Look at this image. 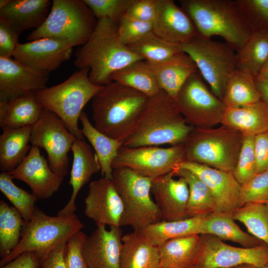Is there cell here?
Listing matches in <instances>:
<instances>
[{
    "label": "cell",
    "instance_id": "obj_1",
    "mask_svg": "<svg viewBox=\"0 0 268 268\" xmlns=\"http://www.w3.org/2000/svg\"><path fill=\"white\" fill-rule=\"evenodd\" d=\"M149 98L117 81L103 85L92 100L93 126L124 144L134 131Z\"/></svg>",
    "mask_w": 268,
    "mask_h": 268
},
{
    "label": "cell",
    "instance_id": "obj_2",
    "mask_svg": "<svg viewBox=\"0 0 268 268\" xmlns=\"http://www.w3.org/2000/svg\"><path fill=\"white\" fill-rule=\"evenodd\" d=\"M119 24L107 18L98 19L87 42L75 53L74 65L89 69V78L97 85L112 81L111 75L135 61L143 60L120 41Z\"/></svg>",
    "mask_w": 268,
    "mask_h": 268
},
{
    "label": "cell",
    "instance_id": "obj_3",
    "mask_svg": "<svg viewBox=\"0 0 268 268\" xmlns=\"http://www.w3.org/2000/svg\"><path fill=\"white\" fill-rule=\"evenodd\" d=\"M194 128L186 122L175 100L160 90L149 98L134 131L123 145L137 147L183 144Z\"/></svg>",
    "mask_w": 268,
    "mask_h": 268
},
{
    "label": "cell",
    "instance_id": "obj_4",
    "mask_svg": "<svg viewBox=\"0 0 268 268\" xmlns=\"http://www.w3.org/2000/svg\"><path fill=\"white\" fill-rule=\"evenodd\" d=\"M180 3L199 35L208 38L220 36L236 52L253 33L248 19L235 0H181Z\"/></svg>",
    "mask_w": 268,
    "mask_h": 268
},
{
    "label": "cell",
    "instance_id": "obj_5",
    "mask_svg": "<svg viewBox=\"0 0 268 268\" xmlns=\"http://www.w3.org/2000/svg\"><path fill=\"white\" fill-rule=\"evenodd\" d=\"M88 67L79 68L66 80L37 91L35 95L44 108L57 115L76 139H83L78 120L82 109L102 86L93 83Z\"/></svg>",
    "mask_w": 268,
    "mask_h": 268
},
{
    "label": "cell",
    "instance_id": "obj_6",
    "mask_svg": "<svg viewBox=\"0 0 268 268\" xmlns=\"http://www.w3.org/2000/svg\"><path fill=\"white\" fill-rule=\"evenodd\" d=\"M244 135L227 126L194 128L184 142L185 160L220 170L233 171Z\"/></svg>",
    "mask_w": 268,
    "mask_h": 268
},
{
    "label": "cell",
    "instance_id": "obj_7",
    "mask_svg": "<svg viewBox=\"0 0 268 268\" xmlns=\"http://www.w3.org/2000/svg\"><path fill=\"white\" fill-rule=\"evenodd\" d=\"M98 20L82 0H54L43 24L27 36L29 41L49 38L71 47L83 45L93 33Z\"/></svg>",
    "mask_w": 268,
    "mask_h": 268
},
{
    "label": "cell",
    "instance_id": "obj_8",
    "mask_svg": "<svg viewBox=\"0 0 268 268\" xmlns=\"http://www.w3.org/2000/svg\"><path fill=\"white\" fill-rule=\"evenodd\" d=\"M83 227V224L75 214L51 216L35 207L31 219L25 221L18 244L1 259L0 266L25 252H35L46 256L57 246L67 243Z\"/></svg>",
    "mask_w": 268,
    "mask_h": 268
},
{
    "label": "cell",
    "instance_id": "obj_9",
    "mask_svg": "<svg viewBox=\"0 0 268 268\" xmlns=\"http://www.w3.org/2000/svg\"><path fill=\"white\" fill-rule=\"evenodd\" d=\"M112 180L123 204L121 226H129L139 231L163 220L151 197L152 179L122 167L113 169Z\"/></svg>",
    "mask_w": 268,
    "mask_h": 268
},
{
    "label": "cell",
    "instance_id": "obj_10",
    "mask_svg": "<svg viewBox=\"0 0 268 268\" xmlns=\"http://www.w3.org/2000/svg\"><path fill=\"white\" fill-rule=\"evenodd\" d=\"M181 47L193 60L211 92L222 100L229 78L237 68L236 52L226 43L200 35Z\"/></svg>",
    "mask_w": 268,
    "mask_h": 268
},
{
    "label": "cell",
    "instance_id": "obj_11",
    "mask_svg": "<svg viewBox=\"0 0 268 268\" xmlns=\"http://www.w3.org/2000/svg\"><path fill=\"white\" fill-rule=\"evenodd\" d=\"M199 71L191 75L175 102L186 122L194 128H211L221 124L225 105L208 89Z\"/></svg>",
    "mask_w": 268,
    "mask_h": 268
},
{
    "label": "cell",
    "instance_id": "obj_12",
    "mask_svg": "<svg viewBox=\"0 0 268 268\" xmlns=\"http://www.w3.org/2000/svg\"><path fill=\"white\" fill-rule=\"evenodd\" d=\"M75 139L62 120L46 108H44L38 121L32 126V146L45 150L50 167L63 178L67 173L68 153Z\"/></svg>",
    "mask_w": 268,
    "mask_h": 268
},
{
    "label": "cell",
    "instance_id": "obj_13",
    "mask_svg": "<svg viewBox=\"0 0 268 268\" xmlns=\"http://www.w3.org/2000/svg\"><path fill=\"white\" fill-rule=\"evenodd\" d=\"M184 160L183 143L166 148L123 145L112 163V168L127 167L153 179L172 171Z\"/></svg>",
    "mask_w": 268,
    "mask_h": 268
},
{
    "label": "cell",
    "instance_id": "obj_14",
    "mask_svg": "<svg viewBox=\"0 0 268 268\" xmlns=\"http://www.w3.org/2000/svg\"><path fill=\"white\" fill-rule=\"evenodd\" d=\"M199 248L194 268H229L251 264L261 268L268 264V245L234 247L209 234H200Z\"/></svg>",
    "mask_w": 268,
    "mask_h": 268
},
{
    "label": "cell",
    "instance_id": "obj_15",
    "mask_svg": "<svg viewBox=\"0 0 268 268\" xmlns=\"http://www.w3.org/2000/svg\"><path fill=\"white\" fill-rule=\"evenodd\" d=\"M177 166L192 171L205 184L215 200L216 212H232L243 205L242 186L232 171L220 170L186 160Z\"/></svg>",
    "mask_w": 268,
    "mask_h": 268
},
{
    "label": "cell",
    "instance_id": "obj_16",
    "mask_svg": "<svg viewBox=\"0 0 268 268\" xmlns=\"http://www.w3.org/2000/svg\"><path fill=\"white\" fill-rule=\"evenodd\" d=\"M84 203L85 215L97 226L121 227L123 204L111 179L103 177L91 182Z\"/></svg>",
    "mask_w": 268,
    "mask_h": 268
},
{
    "label": "cell",
    "instance_id": "obj_17",
    "mask_svg": "<svg viewBox=\"0 0 268 268\" xmlns=\"http://www.w3.org/2000/svg\"><path fill=\"white\" fill-rule=\"evenodd\" d=\"M49 73L28 67L12 58L0 57V101L35 94L45 88Z\"/></svg>",
    "mask_w": 268,
    "mask_h": 268
},
{
    "label": "cell",
    "instance_id": "obj_18",
    "mask_svg": "<svg viewBox=\"0 0 268 268\" xmlns=\"http://www.w3.org/2000/svg\"><path fill=\"white\" fill-rule=\"evenodd\" d=\"M72 48L63 41L43 38L19 43L12 57L28 67L49 73L70 59Z\"/></svg>",
    "mask_w": 268,
    "mask_h": 268
},
{
    "label": "cell",
    "instance_id": "obj_19",
    "mask_svg": "<svg viewBox=\"0 0 268 268\" xmlns=\"http://www.w3.org/2000/svg\"><path fill=\"white\" fill-rule=\"evenodd\" d=\"M8 173L13 179L26 183L38 199L51 197L59 189L64 178L52 170L40 148L35 146H32L22 162Z\"/></svg>",
    "mask_w": 268,
    "mask_h": 268
},
{
    "label": "cell",
    "instance_id": "obj_20",
    "mask_svg": "<svg viewBox=\"0 0 268 268\" xmlns=\"http://www.w3.org/2000/svg\"><path fill=\"white\" fill-rule=\"evenodd\" d=\"M123 231L120 227L98 226L86 237L82 254L90 268H120Z\"/></svg>",
    "mask_w": 268,
    "mask_h": 268
},
{
    "label": "cell",
    "instance_id": "obj_21",
    "mask_svg": "<svg viewBox=\"0 0 268 268\" xmlns=\"http://www.w3.org/2000/svg\"><path fill=\"white\" fill-rule=\"evenodd\" d=\"M173 171L152 179L151 193L164 221L189 218L187 205L189 190L183 177L175 179Z\"/></svg>",
    "mask_w": 268,
    "mask_h": 268
},
{
    "label": "cell",
    "instance_id": "obj_22",
    "mask_svg": "<svg viewBox=\"0 0 268 268\" xmlns=\"http://www.w3.org/2000/svg\"><path fill=\"white\" fill-rule=\"evenodd\" d=\"M153 32L164 40L181 45L199 35L188 14L172 0H158Z\"/></svg>",
    "mask_w": 268,
    "mask_h": 268
},
{
    "label": "cell",
    "instance_id": "obj_23",
    "mask_svg": "<svg viewBox=\"0 0 268 268\" xmlns=\"http://www.w3.org/2000/svg\"><path fill=\"white\" fill-rule=\"evenodd\" d=\"M73 161L69 184L72 192L67 204L58 212V216H71L76 209L75 202L80 189L93 175L100 171L101 166L94 149L83 139H75L71 148Z\"/></svg>",
    "mask_w": 268,
    "mask_h": 268
},
{
    "label": "cell",
    "instance_id": "obj_24",
    "mask_svg": "<svg viewBox=\"0 0 268 268\" xmlns=\"http://www.w3.org/2000/svg\"><path fill=\"white\" fill-rule=\"evenodd\" d=\"M50 0H11L0 9V20L19 35L29 29H37L46 20L51 8Z\"/></svg>",
    "mask_w": 268,
    "mask_h": 268
},
{
    "label": "cell",
    "instance_id": "obj_25",
    "mask_svg": "<svg viewBox=\"0 0 268 268\" xmlns=\"http://www.w3.org/2000/svg\"><path fill=\"white\" fill-rule=\"evenodd\" d=\"M147 63L154 74L160 89L175 100L187 79L199 71L193 60L183 51L161 63Z\"/></svg>",
    "mask_w": 268,
    "mask_h": 268
},
{
    "label": "cell",
    "instance_id": "obj_26",
    "mask_svg": "<svg viewBox=\"0 0 268 268\" xmlns=\"http://www.w3.org/2000/svg\"><path fill=\"white\" fill-rule=\"evenodd\" d=\"M231 127L244 135L268 131V106L262 100L239 107H226L221 124Z\"/></svg>",
    "mask_w": 268,
    "mask_h": 268
},
{
    "label": "cell",
    "instance_id": "obj_27",
    "mask_svg": "<svg viewBox=\"0 0 268 268\" xmlns=\"http://www.w3.org/2000/svg\"><path fill=\"white\" fill-rule=\"evenodd\" d=\"M199 230L200 234L211 235L222 241L237 243L242 247H253L264 243L243 231L235 222L231 212H214L203 217Z\"/></svg>",
    "mask_w": 268,
    "mask_h": 268
},
{
    "label": "cell",
    "instance_id": "obj_28",
    "mask_svg": "<svg viewBox=\"0 0 268 268\" xmlns=\"http://www.w3.org/2000/svg\"><path fill=\"white\" fill-rule=\"evenodd\" d=\"M44 108L35 94L0 101V126L2 128L33 126L40 118Z\"/></svg>",
    "mask_w": 268,
    "mask_h": 268
},
{
    "label": "cell",
    "instance_id": "obj_29",
    "mask_svg": "<svg viewBox=\"0 0 268 268\" xmlns=\"http://www.w3.org/2000/svg\"><path fill=\"white\" fill-rule=\"evenodd\" d=\"M32 126L3 128L0 135V169L9 172L15 169L30 151Z\"/></svg>",
    "mask_w": 268,
    "mask_h": 268
},
{
    "label": "cell",
    "instance_id": "obj_30",
    "mask_svg": "<svg viewBox=\"0 0 268 268\" xmlns=\"http://www.w3.org/2000/svg\"><path fill=\"white\" fill-rule=\"evenodd\" d=\"M200 235L193 234L170 239L158 247L160 268H194Z\"/></svg>",
    "mask_w": 268,
    "mask_h": 268
},
{
    "label": "cell",
    "instance_id": "obj_31",
    "mask_svg": "<svg viewBox=\"0 0 268 268\" xmlns=\"http://www.w3.org/2000/svg\"><path fill=\"white\" fill-rule=\"evenodd\" d=\"M120 268H159L158 247L147 242L137 231L123 235Z\"/></svg>",
    "mask_w": 268,
    "mask_h": 268
},
{
    "label": "cell",
    "instance_id": "obj_32",
    "mask_svg": "<svg viewBox=\"0 0 268 268\" xmlns=\"http://www.w3.org/2000/svg\"><path fill=\"white\" fill-rule=\"evenodd\" d=\"M79 120L81 122V133L93 147L101 166V174L107 179H112V163L117 156L123 142L111 138L97 130L90 122L84 112Z\"/></svg>",
    "mask_w": 268,
    "mask_h": 268
},
{
    "label": "cell",
    "instance_id": "obj_33",
    "mask_svg": "<svg viewBox=\"0 0 268 268\" xmlns=\"http://www.w3.org/2000/svg\"><path fill=\"white\" fill-rule=\"evenodd\" d=\"M175 177H183L189 190L187 213L189 217H205L216 211L214 198L205 184L195 173L177 166L173 170Z\"/></svg>",
    "mask_w": 268,
    "mask_h": 268
},
{
    "label": "cell",
    "instance_id": "obj_34",
    "mask_svg": "<svg viewBox=\"0 0 268 268\" xmlns=\"http://www.w3.org/2000/svg\"><path fill=\"white\" fill-rule=\"evenodd\" d=\"M202 218L193 217L176 221L162 220L137 232L149 243L158 247L171 239L200 234L199 226Z\"/></svg>",
    "mask_w": 268,
    "mask_h": 268
},
{
    "label": "cell",
    "instance_id": "obj_35",
    "mask_svg": "<svg viewBox=\"0 0 268 268\" xmlns=\"http://www.w3.org/2000/svg\"><path fill=\"white\" fill-rule=\"evenodd\" d=\"M261 100L255 77L249 71L236 68L231 74L222 101L226 107H239Z\"/></svg>",
    "mask_w": 268,
    "mask_h": 268
},
{
    "label": "cell",
    "instance_id": "obj_36",
    "mask_svg": "<svg viewBox=\"0 0 268 268\" xmlns=\"http://www.w3.org/2000/svg\"><path fill=\"white\" fill-rule=\"evenodd\" d=\"M111 79L149 97L156 95L161 90L148 63L143 60L133 62L114 72Z\"/></svg>",
    "mask_w": 268,
    "mask_h": 268
},
{
    "label": "cell",
    "instance_id": "obj_37",
    "mask_svg": "<svg viewBox=\"0 0 268 268\" xmlns=\"http://www.w3.org/2000/svg\"><path fill=\"white\" fill-rule=\"evenodd\" d=\"M237 68L250 72L254 77L268 61V31L254 32L236 52Z\"/></svg>",
    "mask_w": 268,
    "mask_h": 268
},
{
    "label": "cell",
    "instance_id": "obj_38",
    "mask_svg": "<svg viewBox=\"0 0 268 268\" xmlns=\"http://www.w3.org/2000/svg\"><path fill=\"white\" fill-rule=\"evenodd\" d=\"M25 220L20 213L3 200L0 201V256L8 255L18 244Z\"/></svg>",
    "mask_w": 268,
    "mask_h": 268
},
{
    "label": "cell",
    "instance_id": "obj_39",
    "mask_svg": "<svg viewBox=\"0 0 268 268\" xmlns=\"http://www.w3.org/2000/svg\"><path fill=\"white\" fill-rule=\"evenodd\" d=\"M127 46L133 52L151 63L166 61L183 52L181 45L168 42L153 31Z\"/></svg>",
    "mask_w": 268,
    "mask_h": 268
},
{
    "label": "cell",
    "instance_id": "obj_40",
    "mask_svg": "<svg viewBox=\"0 0 268 268\" xmlns=\"http://www.w3.org/2000/svg\"><path fill=\"white\" fill-rule=\"evenodd\" d=\"M233 218L242 223L249 233L268 245V205L248 202L232 212Z\"/></svg>",
    "mask_w": 268,
    "mask_h": 268
},
{
    "label": "cell",
    "instance_id": "obj_41",
    "mask_svg": "<svg viewBox=\"0 0 268 268\" xmlns=\"http://www.w3.org/2000/svg\"><path fill=\"white\" fill-rule=\"evenodd\" d=\"M13 178L6 172L0 174V190L20 213L25 221H29L33 214L35 203L38 199L33 193L17 186Z\"/></svg>",
    "mask_w": 268,
    "mask_h": 268
},
{
    "label": "cell",
    "instance_id": "obj_42",
    "mask_svg": "<svg viewBox=\"0 0 268 268\" xmlns=\"http://www.w3.org/2000/svg\"><path fill=\"white\" fill-rule=\"evenodd\" d=\"M232 173L241 186L258 174L255 136L244 135L237 162Z\"/></svg>",
    "mask_w": 268,
    "mask_h": 268
},
{
    "label": "cell",
    "instance_id": "obj_43",
    "mask_svg": "<svg viewBox=\"0 0 268 268\" xmlns=\"http://www.w3.org/2000/svg\"><path fill=\"white\" fill-rule=\"evenodd\" d=\"M82 0L98 19L107 18L119 24L134 0Z\"/></svg>",
    "mask_w": 268,
    "mask_h": 268
},
{
    "label": "cell",
    "instance_id": "obj_44",
    "mask_svg": "<svg viewBox=\"0 0 268 268\" xmlns=\"http://www.w3.org/2000/svg\"><path fill=\"white\" fill-rule=\"evenodd\" d=\"M153 23L124 16L119 23V37L124 45H131L153 31Z\"/></svg>",
    "mask_w": 268,
    "mask_h": 268
},
{
    "label": "cell",
    "instance_id": "obj_45",
    "mask_svg": "<svg viewBox=\"0 0 268 268\" xmlns=\"http://www.w3.org/2000/svg\"><path fill=\"white\" fill-rule=\"evenodd\" d=\"M241 200L243 205L248 202L268 201V170L257 174L242 185Z\"/></svg>",
    "mask_w": 268,
    "mask_h": 268
},
{
    "label": "cell",
    "instance_id": "obj_46",
    "mask_svg": "<svg viewBox=\"0 0 268 268\" xmlns=\"http://www.w3.org/2000/svg\"><path fill=\"white\" fill-rule=\"evenodd\" d=\"M87 235L80 231L67 241L64 252L67 268H90L82 254V247Z\"/></svg>",
    "mask_w": 268,
    "mask_h": 268
},
{
    "label": "cell",
    "instance_id": "obj_47",
    "mask_svg": "<svg viewBox=\"0 0 268 268\" xmlns=\"http://www.w3.org/2000/svg\"><path fill=\"white\" fill-rule=\"evenodd\" d=\"M235 1L246 15L253 32L258 23H268V0H236Z\"/></svg>",
    "mask_w": 268,
    "mask_h": 268
},
{
    "label": "cell",
    "instance_id": "obj_48",
    "mask_svg": "<svg viewBox=\"0 0 268 268\" xmlns=\"http://www.w3.org/2000/svg\"><path fill=\"white\" fill-rule=\"evenodd\" d=\"M158 0H134L125 16L145 22L153 23L156 16Z\"/></svg>",
    "mask_w": 268,
    "mask_h": 268
},
{
    "label": "cell",
    "instance_id": "obj_49",
    "mask_svg": "<svg viewBox=\"0 0 268 268\" xmlns=\"http://www.w3.org/2000/svg\"><path fill=\"white\" fill-rule=\"evenodd\" d=\"M19 34L10 26L0 20V57L11 58L17 48Z\"/></svg>",
    "mask_w": 268,
    "mask_h": 268
},
{
    "label": "cell",
    "instance_id": "obj_50",
    "mask_svg": "<svg viewBox=\"0 0 268 268\" xmlns=\"http://www.w3.org/2000/svg\"><path fill=\"white\" fill-rule=\"evenodd\" d=\"M258 174L268 170V131L255 136Z\"/></svg>",
    "mask_w": 268,
    "mask_h": 268
},
{
    "label": "cell",
    "instance_id": "obj_51",
    "mask_svg": "<svg viewBox=\"0 0 268 268\" xmlns=\"http://www.w3.org/2000/svg\"><path fill=\"white\" fill-rule=\"evenodd\" d=\"M46 256L35 252H25L0 268H39Z\"/></svg>",
    "mask_w": 268,
    "mask_h": 268
},
{
    "label": "cell",
    "instance_id": "obj_52",
    "mask_svg": "<svg viewBox=\"0 0 268 268\" xmlns=\"http://www.w3.org/2000/svg\"><path fill=\"white\" fill-rule=\"evenodd\" d=\"M66 243L57 246L48 253L42 261L41 268H67L64 259Z\"/></svg>",
    "mask_w": 268,
    "mask_h": 268
},
{
    "label": "cell",
    "instance_id": "obj_53",
    "mask_svg": "<svg viewBox=\"0 0 268 268\" xmlns=\"http://www.w3.org/2000/svg\"><path fill=\"white\" fill-rule=\"evenodd\" d=\"M255 81L261 94L262 100L268 106V83L256 80L255 78Z\"/></svg>",
    "mask_w": 268,
    "mask_h": 268
},
{
    "label": "cell",
    "instance_id": "obj_54",
    "mask_svg": "<svg viewBox=\"0 0 268 268\" xmlns=\"http://www.w3.org/2000/svg\"><path fill=\"white\" fill-rule=\"evenodd\" d=\"M255 78L256 80L268 83V61L261 69Z\"/></svg>",
    "mask_w": 268,
    "mask_h": 268
},
{
    "label": "cell",
    "instance_id": "obj_55",
    "mask_svg": "<svg viewBox=\"0 0 268 268\" xmlns=\"http://www.w3.org/2000/svg\"><path fill=\"white\" fill-rule=\"evenodd\" d=\"M229 268H258L257 267L253 265L246 264H242V265H238V266Z\"/></svg>",
    "mask_w": 268,
    "mask_h": 268
},
{
    "label": "cell",
    "instance_id": "obj_56",
    "mask_svg": "<svg viewBox=\"0 0 268 268\" xmlns=\"http://www.w3.org/2000/svg\"><path fill=\"white\" fill-rule=\"evenodd\" d=\"M11 0H0V9L6 5Z\"/></svg>",
    "mask_w": 268,
    "mask_h": 268
},
{
    "label": "cell",
    "instance_id": "obj_57",
    "mask_svg": "<svg viewBox=\"0 0 268 268\" xmlns=\"http://www.w3.org/2000/svg\"><path fill=\"white\" fill-rule=\"evenodd\" d=\"M261 268H268V264H267V265H266L265 266H264Z\"/></svg>",
    "mask_w": 268,
    "mask_h": 268
},
{
    "label": "cell",
    "instance_id": "obj_58",
    "mask_svg": "<svg viewBox=\"0 0 268 268\" xmlns=\"http://www.w3.org/2000/svg\"><path fill=\"white\" fill-rule=\"evenodd\" d=\"M265 203L268 205V201L265 202Z\"/></svg>",
    "mask_w": 268,
    "mask_h": 268
},
{
    "label": "cell",
    "instance_id": "obj_59",
    "mask_svg": "<svg viewBox=\"0 0 268 268\" xmlns=\"http://www.w3.org/2000/svg\"></svg>",
    "mask_w": 268,
    "mask_h": 268
}]
</instances>
